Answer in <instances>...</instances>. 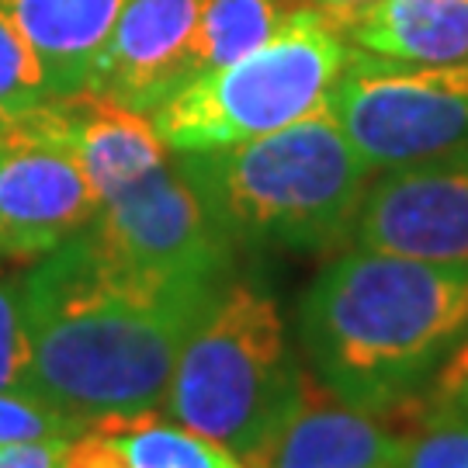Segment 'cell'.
<instances>
[{
	"label": "cell",
	"mask_w": 468,
	"mask_h": 468,
	"mask_svg": "<svg viewBox=\"0 0 468 468\" xmlns=\"http://www.w3.org/2000/svg\"><path fill=\"white\" fill-rule=\"evenodd\" d=\"M63 441H28V444H4L0 448V468H59Z\"/></svg>",
	"instance_id": "obj_22"
},
{
	"label": "cell",
	"mask_w": 468,
	"mask_h": 468,
	"mask_svg": "<svg viewBox=\"0 0 468 468\" xmlns=\"http://www.w3.org/2000/svg\"><path fill=\"white\" fill-rule=\"evenodd\" d=\"M292 11L295 7H284V0H201L191 42L195 77L236 63L239 56L264 46L282 32Z\"/></svg>",
	"instance_id": "obj_14"
},
{
	"label": "cell",
	"mask_w": 468,
	"mask_h": 468,
	"mask_svg": "<svg viewBox=\"0 0 468 468\" xmlns=\"http://www.w3.org/2000/svg\"><path fill=\"white\" fill-rule=\"evenodd\" d=\"M399 410L351 406L302 368L282 423L247 468H399L410 431L396 427Z\"/></svg>",
	"instance_id": "obj_11"
},
{
	"label": "cell",
	"mask_w": 468,
	"mask_h": 468,
	"mask_svg": "<svg viewBox=\"0 0 468 468\" xmlns=\"http://www.w3.org/2000/svg\"><path fill=\"white\" fill-rule=\"evenodd\" d=\"M80 431L35 392H0V448L28 441H63Z\"/></svg>",
	"instance_id": "obj_19"
},
{
	"label": "cell",
	"mask_w": 468,
	"mask_h": 468,
	"mask_svg": "<svg viewBox=\"0 0 468 468\" xmlns=\"http://www.w3.org/2000/svg\"><path fill=\"white\" fill-rule=\"evenodd\" d=\"M52 101V87L32 42L0 11V129Z\"/></svg>",
	"instance_id": "obj_16"
},
{
	"label": "cell",
	"mask_w": 468,
	"mask_h": 468,
	"mask_svg": "<svg viewBox=\"0 0 468 468\" xmlns=\"http://www.w3.org/2000/svg\"><path fill=\"white\" fill-rule=\"evenodd\" d=\"M222 282L139 268L87 226L21 274L32 392L77 427L160 410L177 354Z\"/></svg>",
	"instance_id": "obj_1"
},
{
	"label": "cell",
	"mask_w": 468,
	"mask_h": 468,
	"mask_svg": "<svg viewBox=\"0 0 468 468\" xmlns=\"http://www.w3.org/2000/svg\"><path fill=\"white\" fill-rule=\"evenodd\" d=\"M198 7L201 0H129L87 73V94L153 115L195 77Z\"/></svg>",
	"instance_id": "obj_10"
},
{
	"label": "cell",
	"mask_w": 468,
	"mask_h": 468,
	"mask_svg": "<svg viewBox=\"0 0 468 468\" xmlns=\"http://www.w3.org/2000/svg\"><path fill=\"white\" fill-rule=\"evenodd\" d=\"M59 468H139L108 420H94L67 437Z\"/></svg>",
	"instance_id": "obj_20"
},
{
	"label": "cell",
	"mask_w": 468,
	"mask_h": 468,
	"mask_svg": "<svg viewBox=\"0 0 468 468\" xmlns=\"http://www.w3.org/2000/svg\"><path fill=\"white\" fill-rule=\"evenodd\" d=\"M115 427L139 468H243L229 452H222L208 437L195 434L170 420L164 410L101 417Z\"/></svg>",
	"instance_id": "obj_15"
},
{
	"label": "cell",
	"mask_w": 468,
	"mask_h": 468,
	"mask_svg": "<svg viewBox=\"0 0 468 468\" xmlns=\"http://www.w3.org/2000/svg\"><path fill=\"white\" fill-rule=\"evenodd\" d=\"M90 229L139 268L201 282H222L236 250L185 177L177 153L104 195Z\"/></svg>",
	"instance_id": "obj_8"
},
{
	"label": "cell",
	"mask_w": 468,
	"mask_h": 468,
	"mask_svg": "<svg viewBox=\"0 0 468 468\" xmlns=\"http://www.w3.org/2000/svg\"><path fill=\"white\" fill-rule=\"evenodd\" d=\"M344 35L354 49L392 63H462L468 59V0H378Z\"/></svg>",
	"instance_id": "obj_13"
},
{
	"label": "cell",
	"mask_w": 468,
	"mask_h": 468,
	"mask_svg": "<svg viewBox=\"0 0 468 468\" xmlns=\"http://www.w3.org/2000/svg\"><path fill=\"white\" fill-rule=\"evenodd\" d=\"M468 334V264L361 250L319 271L299 305L305 368L361 410L417 399Z\"/></svg>",
	"instance_id": "obj_2"
},
{
	"label": "cell",
	"mask_w": 468,
	"mask_h": 468,
	"mask_svg": "<svg viewBox=\"0 0 468 468\" xmlns=\"http://www.w3.org/2000/svg\"><path fill=\"white\" fill-rule=\"evenodd\" d=\"M427 406H448V410L468 413V336H462L448 351V357L437 365Z\"/></svg>",
	"instance_id": "obj_21"
},
{
	"label": "cell",
	"mask_w": 468,
	"mask_h": 468,
	"mask_svg": "<svg viewBox=\"0 0 468 468\" xmlns=\"http://www.w3.org/2000/svg\"><path fill=\"white\" fill-rule=\"evenodd\" d=\"M299 378L278 299L226 278L191 326L160 410L247 468L282 423Z\"/></svg>",
	"instance_id": "obj_4"
},
{
	"label": "cell",
	"mask_w": 468,
	"mask_h": 468,
	"mask_svg": "<svg viewBox=\"0 0 468 468\" xmlns=\"http://www.w3.org/2000/svg\"><path fill=\"white\" fill-rule=\"evenodd\" d=\"M375 4H378V0H302V7L323 15L334 28H340V32H344L351 21H357L365 11H371Z\"/></svg>",
	"instance_id": "obj_23"
},
{
	"label": "cell",
	"mask_w": 468,
	"mask_h": 468,
	"mask_svg": "<svg viewBox=\"0 0 468 468\" xmlns=\"http://www.w3.org/2000/svg\"><path fill=\"white\" fill-rule=\"evenodd\" d=\"M177 164L233 247H334L375 177L330 112Z\"/></svg>",
	"instance_id": "obj_3"
},
{
	"label": "cell",
	"mask_w": 468,
	"mask_h": 468,
	"mask_svg": "<svg viewBox=\"0 0 468 468\" xmlns=\"http://www.w3.org/2000/svg\"><path fill=\"white\" fill-rule=\"evenodd\" d=\"M351 236L361 250L468 264V146L375 174Z\"/></svg>",
	"instance_id": "obj_9"
},
{
	"label": "cell",
	"mask_w": 468,
	"mask_h": 468,
	"mask_svg": "<svg viewBox=\"0 0 468 468\" xmlns=\"http://www.w3.org/2000/svg\"><path fill=\"white\" fill-rule=\"evenodd\" d=\"M399 468H468V413L427 406L406 431Z\"/></svg>",
	"instance_id": "obj_17"
},
{
	"label": "cell",
	"mask_w": 468,
	"mask_h": 468,
	"mask_svg": "<svg viewBox=\"0 0 468 468\" xmlns=\"http://www.w3.org/2000/svg\"><path fill=\"white\" fill-rule=\"evenodd\" d=\"M94 216L98 191L52 101L0 129V257L38 261Z\"/></svg>",
	"instance_id": "obj_7"
},
{
	"label": "cell",
	"mask_w": 468,
	"mask_h": 468,
	"mask_svg": "<svg viewBox=\"0 0 468 468\" xmlns=\"http://www.w3.org/2000/svg\"><path fill=\"white\" fill-rule=\"evenodd\" d=\"M129 0H0L21 35L32 42L49 77L52 98L80 94L101 46Z\"/></svg>",
	"instance_id": "obj_12"
},
{
	"label": "cell",
	"mask_w": 468,
	"mask_h": 468,
	"mask_svg": "<svg viewBox=\"0 0 468 468\" xmlns=\"http://www.w3.org/2000/svg\"><path fill=\"white\" fill-rule=\"evenodd\" d=\"M0 392H32V340L21 278H0Z\"/></svg>",
	"instance_id": "obj_18"
},
{
	"label": "cell",
	"mask_w": 468,
	"mask_h": 468,
	"mask_svg": "<svg viewBox=\"0 0 468 468\" xmlns=\"http://www.w3.org/2000/svg\"><path fill=\"white\" fill-rule=\"evenodd\" d=\"M347 59V35L316 11L295 7L274 38L236 63L198 73L150 118L170 153L236 146L326 112Z\"/></svg>",
	"instance_id": "obj_5"
},
{
	"label": "cell",
	"mask_w": 468,
	"mask_h": 468,
	"mask_svg": "<svg viewBox=\"0 0 468 468\" xmlns=\"http://www.w3.org/2000/svg\"><path fill=\"white\" fill-rule=\"evenodd\" d=\"M326 112L371 174L468 146V59L444 67L392 63L354 49Z\"/></svg>",
	"instance_id": "obj_6"
}]
</instances>
